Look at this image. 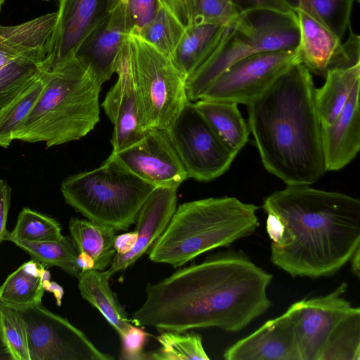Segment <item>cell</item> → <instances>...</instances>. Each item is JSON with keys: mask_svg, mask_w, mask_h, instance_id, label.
Returning a JSON list of instances; mask_svg holds the SVG:
<instances>
[{"mask_svg": "<svg viewBox=\"0 0 360 360\" xmlns=\"http://www.w3.org/2000/svg\"><path fill=\"white\" fill-rule=\"evenodd\" d=\"M272 278L242 250L210 254L148 283L146 300L130 320L162 331L212 327L238 332L271 307L267 288Z\"/></svg>", "mask_w": 360, "mask_h": 360, "instance_id": "cell-1", "label": "cell"}, {"mask_svg": "<svg viewBox=\"0 0 360 360\" xmlns=\"http://www.w3.org/2000/svg\"><path fill=\"white\" fill-rule=\"evenodd\" d=\"M271 262L292 277L335 274L360 247V200L287 185L264 200Z\"/></svg>", "mask_w": 360, "mask_h": 360, "instance_id": "cell-2", "label": "cell"}, {"mask_svg": "<svg viewBox=\"0 0 360 360\" xmlns=\"http://www.w3.org/2000/svg\"><path fill=\"white\" fill-rule=\"evenodd\" d=\"M315 89L311 72L299 63L247 105L262 162L287 185H310L327 172Z\"/></svg>", "mask_w": 360, "mask_h": 360, "instance_id": "cell-3", "label": "cell"}, {"mask_svg": "<svg viewBox=\"0 0 360 360\" xmlns=\"http://www.w3.org/2000/svg\"><path fill=\"white\" fill-rule=\"evenodd\" d=\"M101 86L75 56L51 67L43 92L13 140L44 142L48 148L84 137L100 120Z\"/></svg>", "mask_w": 360, "mask_h": 360, "instance_id": "cell-4", "label": "cell"}, {"mask_svg": "<svg viewBox=\"0 0 360 360\" xmlns=\"http://www.w3.org/2000/svg\"><path fill=\"white\" fill-rule=\"evenodd\" d=\"M259 207L224 196L193 200L176 208L149 259L179 267L211 250L228 247L259 226Z\"/></svg>", "mask_w": 360, "mask_h": 360, "instance_id": "cell-5", "label": "cell"}, {"mask_svg": "<svg viewBox=\"0 0 360 360\" xmlns=\"http://www.w3.org/2000/svg\"><path fill=\"white\" fill-rule=\"evenodd\" d=\"M299 40L295 11L254 9L238 13L216 49L187 78V98L199 100L213 81L237 61L258 53L296 49Z\"/></svg>", "mask_w": 360, "mask_h": 360, "instance_id": "cell-6", "label": "cell"}, {"mask_svg": "<svg viewBox=\"0 0 360 360\" xmlns=\"http://www.w3.org/2000/svg\"><path fill=\"white\" fill-rule=\"evenodd\" d=\"M109 156L98 168L61 183L65 201L89 220L126 231L155 189Z\"/></svg>", "mask_w": 360, "mask_h": 360, "instance_id": "cell-7", "label": "cell"}, {"mask_svg": "<svg viewBox=\"0 0 360 360\" xmlns=\"http://www.w3.org/2000/svg\"><path fill=\"white\" fill-rule=\"evenodd\" d=\"M127 44L143 127L166 130L188 100L186 78L142 38L128 36Z\"/></svg>", "mask_w": 360, "mask_h": 360, "instance_id": "cell-8", "label": "cell"}, {"mask_svg": "<svg viewBox=\"0 0 360 360\" xmlns=\"http://www.w3.org/2000/svg\"><path fill=\"white\" fill-rule=\"evenodd\" d=\"M58 13L16 25L0 24V115L51 69V39Z\"/></svg>", "mask_w": 360, "mask_h": 360, "instance_id": "cell-9", "label": "cell"}, {"mask_svg": "<svg viewBox=\"0 0 360 360\" xmlns=\"http://www.w3.org/2000/svg\"><path fill=\"white\" fill-rule=\"evenodd\" d=\"M165 131L188 177L198 181L221 176L238 154L225 145L188 99Z\"/></svg>", "mask_w": 360, "mask_h": 360, "instance_id": "cell-10", "label": "cell"}, {"mask_svg": "<svg viewBox=\"0 0 360 360\" xmlns=\"http://www.w3.org/2000/svg\"><path fill=\"white\" fill-rule=\"evenodd\" d=\"M25 322L30 360H112L66 319L41 303L18 309Z\"/></svg>", "mask_w": 360, "mask_h": 360, "instance_id": "cell-11", "label": "cell"}, {"mask_svg": "<svg viewBox=\"0 0 360 360\" xmlns=\"http://www.w3.org/2000/svg\"><path fill=\"white\" fill-rule=\"evenodd\" d=\"M296 63H299L297 49L249 56L221 72L200 99L248 105Z\"/></svg>", "mask_w": 360, "mask_h": 360, "instance_id": "cell-12", "label": "cell"}, {"mask_svg": "<svg viewBox=\"0 0 360 360\" xmlns=\"http://www.w3.org/2000/svg\"><path fill=\"white\" fill-rule=\"evenodd\" d=\"M299 25L298 61L309 72L325 77L330 70L360 63V39L351 25L349 35L342 44L319 18L307 0H297L293 8Z\"/></svg>", "mask_w": 360, "mask_h": 360, "instance_id": "cell-13", "label": "cell"}, {"mask_svg": "<svg viewBox=\"0 0 360 360\" xmlns=\"http://www.w3.org/2000/svg\"><path fill=\"white\" fill-rule=\"evenodd\" d=\"M347 289L342 283L324 296L293 303L285 312L293 326L300 360H320L329 338L353 308L343 297Z\"/></svg>", "mask_w": 360, "mask_h": 360, "instance_id": "cell-14", "label": "cell"}, {"mask_svg": "<svg viewBox=\"0 0 360 360\" xmlns=\"http://www.w3.org/2000/svg\"><path fill=\"white\" fill-rule=\"evenodd\" d=\"M110 156L155 187H179L188 179L164 129H148L138 141Z\"/></svg>", "mask_w": 360, "mask_h": 360, "instance_id": "cell-15", "label": "cell"}, {"mask_svg": "<svg viewBox=\"0 0 360 360\" xmlns=\"http://www.w3.org/2000/svg\"><path fill=\"white\" fill-rule=\"evenodd\" d=\"M115 72L118 75L117 80L101 104L114 126L110 141L111 153L134 144L146 131L133 82L127 39L118 57Z\"/></svg>", "mask_w": 360, "mask_h": 360, "instance_id": "cell-16", "label": "cell"}, {"mask_svg": "<svg viewBox=\"0 0 360 360\" xmlns=\"http://www.w3.org/2000/svg\"><path fill=\"white\" fill-rule=\"evenodd\" d=\"M125 0L106 12L77 49L75 56L89 67L103 84L115 72L118 57L127 38Z\"/></svg>", "mask_w": 360, "mask_h": 360, "instance_id": "cell-17", "label": "cell"}, {"mask_svg": "<svg viewBox=\"0 0 360 360\" xmlns=\"http://www.w3.org/2000/svg\"><path fill=\"white\" fill-rule=\"evenodd\" d=\"M58 1V17L50 44L51 67L73 57L84 39L106 13L105 0Z\"/></svg>", "mask_w": 360, "mask_h": 360, "instance_id": "cell-18", "label": "cell"}, {"mask_svg": "<svg viewBox=\"0 0 360 360\" xmlns=\"http://www.w3.org/2000/svg\"><path fill=\"white\" fill-rule=\"evenodd\" d=\"M178 188H155L136 218V243L130 252L115 254L109 269L112 274L133 265L162 235L176 208Z\"/></svg>", "mask_w": 360, "mask_h": 360, "instance_id": "cell-19", "label": "cell"}, {"mask_svg": "<svg viewBox=\"0 0 360 360\" xmlns=\"http://www.w3.org/2000/svg\"><path fill=\"white\" fill-rule=\"evenodd\" d=\"M226 360H300L295 332L284 313L267 321L224 353Z\"/></svg>", "mask_w": 360, "mask_h": 360, "instance_id": "cell-20", "label": "cell"}, {"mask_svg": "<svg viewBox=\"0 0 360 360\" xmlns=\"http://www.w3.org/2000/svg\"><path fill=\"white\" fill-rule=\"evenodd\" d=\"M357 82L342 111L321 138L326 171H338L351 162L360 150L359 86Z\"/></svg>", "mask_w": 360, "mask_h": 360, "instance_id": "cell-21", "label": "cell"}, {"mask_svg": "<svg viewBox=\"0 0 360 360\" xmlns=\"http://www.w3.org/2000/svg\"><path fill=\"white\" fill-rule=\"evenodd\" d=\"M235 19L227 25L203 23L186 27L170 58L186 79L210 56L230 30Z\"/></svg>", "mask_w": 360, "mask_h": 360, "instance_id": "cell-22", "label": "cell"}, {"mask_svg": "<svg viewBox=\"0 0 360 360\" xmlns=\"http://www.w3.org/2000/svg\"><path fill=\"white\" fill-rule=\"evenodd\" d=\"M112 274L109 269L82 271L77 276L78 288L83 299L96 308L122 337L132 323L110 286Z\"/></svg>", "mask_w": 360, "mask_h": 360, "instance_id": "cell-23", "label": "cell"}, {"mask_svg": "<svg viewBox=\"0 0 360 360\" xmlns=\"http://www.w3.org/2000/svg\"><path fill=\"white\" fill-rule=\"evenodd\" d=\"M46 272L34 259L24 263L0 286V303L17 309L41 304L44 278L50 277Z\"/></svg>", "mask_w": 360, "mask_h": 360, "instance_id": "cell-24", "label": "cell"}, {"mask_svg": "<svg viewBox=\"0 0 360 360\" xmlns=\"http://www.w3.org/2000/svg\"><path fill=\"white\" fill-rule=\"evenodd\" d=\"M194 104L226 146L236 153L245 146L250 129L237 103L200 99Z\"/></svg>", "mask_w": 360, "mask_h": 360, "instance_id": "cell-25", "label": "cell"}, {"mask_svg": "<svg viewBox=\"0 0 360 360\" xmlns=\"http://www.w3.org/2000/svg\"><path fill=\"white\" fill-rule=\"evenodd\" d=\"M69 230L77 252L89 255L95 262V269L103 271L110 264L116 254L114 242L117 231L114 228L72 217Z\"/></svg>", "mask_w": 360, "mask_h": 360, "instance_id": "cell-26", "label": "cell"}, {"mask_svg": "<svg viewBox=\"0 0 360 360\" xmlns=\"http://www.w3.org/2000/svg\"><path fill=\"white\" fill-rule=\"evenodd\" d=\"M324 84L315 89L314 99L322 127L330 124L346 104L354 84L360 81V63L328 72Z\"/></svg>", "mask_w": 360, "mask_h": 360, "instance_id": "cell-27", "label": "cell"}, {"mask_svg": "<svg viewBox=\"0 0 360 360\" xmlns=\"http://www.w3.org/2000/svg\"><path fill=\"white\" fill-rule=\"evenodd\" d=\"M156 339L160 347L145 353V359H210L202 346V336L198 333L162 330Z\"/></svg>", "mask_w": 360, "mask_h": 360, "instance_id": "cell-28", "label": "cell"}, {"mask_svg": "<svg viewBox=\"0 0 360 360\" xmlns=\"http://www.w3.org/2000/svg\"><path fill=\"white\" fill-rule=\"evenodd\" d=\"M320 360H360V309L342 319L327 342Z\"/></svg>", "mask_w": 360, "mask_h": 360, "instance_id": "cell-29", "label": "cell"}, {"mask_svg": "<svg viewBox=\"0 0 360 360\" xmlns=\"http://www.w3.org/2000/svg\"><path fill=\"white\" fill-rule=\"evenodd\" d=\"M13 243L40 263L58 266L76 277L82 271L77 264L78 252L72 240L67 237L63 236L56 241L30 243L15 240Z\"/></svg>", "mask_w": 360, "mask_h": 360, "instance_id": "cell-30", "label": "cell"}, {"mask_svg": "<svg viewBox=\"0 0 360 360\" xmlns=\"http://www.w3.org/2000/svg\"><path fill=\"white\" fill-rule=\"evenodd\" d=\"M63 237L60 224L55 219L24 207L13 230L6 231L4 240L41 243L59 240Z\"/></svg>", "mask_w": 360, "mask_h": 360, "instance_id": "cell-31", "label": "cell"}, {"mask_svg": "<svg viewBox=\"0 0 360 360\" xmlns=\"http://www.w3.org/2000/svg\"><path fill=\"white\" fill-rule=\"evenodd\" d=\"M48 72L27 88L0 115V147L7 148L13 141V135L19 124L32 110L43 92Z\"/></svg>", "mask_w": 360, "mask_h": 360, "instance_id": "cell-32", "label": "cell"}, {"mask_svg": "<svg viewBox=\"0 0 360 360\" xmlns=\"http://www.w3.org/2000/svg\"><path fill=\"white\" fill-rule=\"evenodd\" d=\"M0 340L13 360H30L27 332L20 311L0 303Z\"/></svg>", "mask_w": 360, "mask_h": 360, "instance_id": "cell-33", "label": "cell"}, {"mask_svg": "<svg viewBox=\"0 0 360 360\" xmlns=\"http://www.w3.org/2000/svg\"><path fill=\"white\" fill-rule=\"evenodd\" d=\"M186 27L162 5L141 38L171 58Z\"/></svg>", "mask_w": 360, "mask_h": 360, "instance_id": "cell-34", "label": "cell"}, {"mask_svg": "<svg viewBox=\"0 0 360 360\" xmlns=\"http://www.w3.org/2000/svg\"><path fill=\"white\" fill-rule=\"evenodd\" d=\"M293 10L297 0H284ZM323 22L340 39L350 25L351 13L359 0H307Z\"/></svg>", "mask_w": 360, "mask_h": 360, "instance_id": "cell-35", "label": "cell"}, {"mask_svg": "<svg viewBox=\"0 0 360 360\" xmlns=\"http://www.w3.org/2000/svg\"><path fill=\"white\" fill-rule=\"evenodd\" d=\"M190 9L191 25L203 23L227 25L238 14L226 0H190Z\"/></svg>", "mask_w": 360, "mask_h": 360, "instance_id": "cell-36", "label": "cell"}, {"mask_svg": "<svg viewBox=\"0 0 360 360\" xmlns=\"http://www.w3.org/2000/svg\"><path fill=\"white\" fill-rule=\"evenodd\" d=\"M162 6L160 0H125V25L128 36L141 37Z\"/></svg>", "mask_w": 360, "mask_h": 360, "instance_id": "cell-37", "label": "cell"}, {"mask_svg": "<svg viewBox=\"0 0 360 360\" xmlns=\"http://www.w3.org/2000/svg\"><path fill=\"white\" fill-rule=\"evenodd\" d=\"M150 335L143 328L133 324L128 330L120 337L121 353L120 359L125 360L145 359L143 347Z\"/></svg>", "mask_w": 360, "mask_h": 360, "instance_id": "cell-38", "label": "cell"}, {"mask_svg": "<svg viewBox=\"0 0 360 360\" xmlns=\"http://www.w3.org/2000/svg\"><path fill=\"white\" fill-rule=\"evenodd\" d=\"M238 13L264 9L281 13L294 11L284 0H229Z\"/></svg>", "mask_w": 360, "mask_h": 360, "instance_id": "cell-39", "label": "cell"}, {"mask_svg": "<svg viewBox=\"0 0 360 360\" xmlns=\"http://www.w3.org/2000/svg\"><path fill=\"white\" fill-rule=\"evenodd\" d=\"M185 27L191 25L190 0H160Z\"/></svg>", "mask_w": 360, "mask_h": 360, "instance_id": "cell-40", "label": "cell"}, {"mask_svg": "<svg viewBox=\"0 0 360 360\" xmlns=\"http://www.w3.org/2000/svg\"><path fill=\"white\" fill-rule=\"evenodd\" d=\"M12 189L6 180L0 179V243L4 240Z\"/></svg>", "mask_w": 360, "mask_h": 360, "instance_id": "cell-41", "label": "cell"}, {"mask_svg": "<svg viewBox=\"0 0 360 360\" xmlns=\"http://www.w3.org/2000/svg\"><path fill=\"white\" fill-rule=\"evenodd\" d=\"M137 238V233L134 231L116 236L114 242L116 253L124 255L130 252L136 245Z\"/></svg>", "mask_w": 360, "mask_h": 360, "instance_id": "cell-42", "label": "cell"}, {"mask_svg": "<svg viewBox=\"0 0 360 360\" xmlns=\"http://www.w3.org/2000/svg\"><path fill=\"white\" fill-rule=\"evenodd\" d=\"M44 285L45 290H48L53 293L57 301V304L60 306L64 293L63 288L56 283L50 281L49 278H44Z\"/></svg>", "mask_w": 360, "mask_h": 360, "instance_id": "cell-43", "label": "cell"}, {"mask_svg": "<svg viewBox=\"0 0 360 360\" xmlns=\"http://www.w3.org/2000/svg\"><path fill=\"white\" fill-rule=\"evenodd\" d=\"M77 264L82 271L95 269V262L93 258L85 252L78 253Z\"/></svg>", "mask_w": 360, "mask_h": 360, "instance_id": "cell-44", "label": "cell"}, {"mask_svg": "<svg viewBox=\"0 0 360 360\" xmlns=\"http://www.w3.org/2000/svg\"><path fill=\"white\" fill-rule=\"evenodd\" d=\"M349 261L353 274L359 278L360 276V247L355 250Z\"/></svg>", "mask_w": 360, "mask_h": 360, "instance_id": "cell-45", "label": "cell"}, {"mask_svg": "<svg viewBox=\"0 0 360 360\" xmlns=\"http://www.w3.org/2000/svg\"><path fill=\"white\" fill-rule=\"evenodd\" d=\"M123 0H105V11H112Z\"/></svg>", "mask_w": 360, "mask_h": 360, "instance_id": "cell-46", "label": "cell"}, {"mask_svg": "<svg viewBox=\"0 0 360 360\" xmlns=\"http://www.w3.org/2000/svg\"><path fill=\"white\" fill-rule=\"evenodd\" d=\"M5 1L6 0H0V11L1 10V7Z\"/></svg>", "mask_w": 360, "mask_h": 360, "instance_id": "cell-47", "label": "cell"}, {"mask_svg": "<svg viewBox=\"0 0 360 360\" xmlns=\"http://www.w3.org/2000/svg\"><path fill=\"white\" fill-rule=\"evenodd\" d=\"M226 1L229 2V0H226ZM229 3H230V2H229Z\"/></svg>", "mask_w": 360, "mask_h": 360, "instance_id": "cell-48", "label": "cell"}, {"mask_svg": "<svg viewBox=\"0 0 360 360\" xmlns=\"http://www.w3.org/2000/svg\"><path fill=\"white\" fill-rule=\"evenodd\" d=\"M58 1H59V0H58Z\"/></svg>", "mask_w": 360, "mask_h": 360, "instance_id": "cell-49", "label": "cell"}]
</instances>
